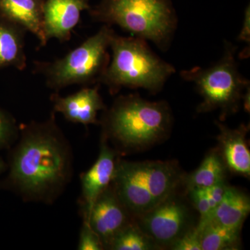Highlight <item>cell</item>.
I'll return each instance as SVG.
<instances>
[{"instance_id":"cell-1","label":"cell","mask_w":250,"mask_h":250,"mask_svg":"<svg viewBox=\"0 0 250 250\" xmlns=\"http://www.w3.org/2000/svg\"><path fill=\"white\" fill-rule=\"evenodd\" d=\"M11 158L10 182L24 201L51 205L71 181V146L54 112L45 121L22 125Z\"/></svg>"},{"instance_id":"cell-2","label":"cell","mask_w":250,"mask_h":250,"mask_svg":"<svg viewBox=\"0 0 250 250\" xmlns=\"http://www.w3.org/2000/svg\"><path fill=\"white\" fill-rule=\"evenodd\" d=\"M103 135L121 150L142 151L164 141L170 134L172 111L165 101L150 102L138 94L121 95L101 121Z\"/></svg>"},{"instance_id":"cell-3","label":"cell","mask_w":250,"mask_h":250,"mask_svg":"<svg viewBox=\"0 0 250 250\" xmlns=\"http://www.w3.org/2000/svg\"><path fill=\"white\" fill-rule=\"evenodd\" d=\"M185 176L172 161L118 159L112 187L136 218L177 192Z\"/></svg>"},{"instance_id":"cell-4","label":"cell","mask_w":250,"mask_h":250,"mask_svg":"<svg viewBox=\"0 0 250 250\" xmlns=\"http://www.w3.org/2000/svg\"><path fill=\"white\" fill-rule=\"evenodd\" d=\"M112 52L106 71L99 83L108 87L114 95L121 88H143L156 93L176 72L171 64L153 52L146 41L113 33L110 41Z\"/></svg>"},{"instance_id":"cell-5","label":"cell","mask_w":250,"mask_h":250,"mask_svg":"<svg viewBox=\"0 0 250 250\" xmlns=\"http://www.w3.org/2000/svg\"><path fill=\"white\" fill-rule=\"evenodd\" d=\"M88 11L93 21L118 26L163 51L168 49L177 29L171 0H102Z\"/></svg>"},{"instance_id":"cell-6","label":"cell","mask_w":250,"mask_h":250,"mask_svg":"<svg viewBox=\"0 0 250 250\" xmlns=\"http://www.w3.org/2000/svg\"><path fill=\"white\" fill-rule=\"evenodd\" d=\"M115 31L104 24L93 36L62 58L51 62H34V70L45 79L46 85L56 92L72 85L100 84L111 57L110 41Z\"/></svg>"},{"instance_id":"cell-7","label":"cell","mask_w":250,"mask_h":250,"mask_svg":"<svg viewBox=\"0 0 250 250\" xmlns=\"http://www.w3.org/2000/svg\"><path fill=\"white\" fill-rule=\"evenodd\" d=\"M236 49L231 42L225 41L223 57L212 66H196L181 72L180 76L193 83L203 98L197 107L199 113L220 109L225 118L239 108L250 82L238 70Z\"/></svg>"},{"instance_id":"cell-8","label":"cell","mask_w":250,"mask_h":250,"mask_svg":"<svg viewBox=\"0 0 250 250\" xmlns=\"http://www.w3.org/2000/svg\"><path fill=\"white\" fill-rule=\"evenodd\" d=\"M135 220L143 232L159 248H170L192 227L190 208L176 192Z\"/></svg>"},{"instance_id":"cell-9","label":"cell","mask_w":250,"mask_h":250,"mask_svg":"<svg viewBox=\"0 0 250 250\" xmlns=\"http://www.w3.org/2000/svg\"><path fill=\"white\" fill-rule=\"evenodd\" d=\"M132 218L111 185L97 199L83 221L100 237L104 250H108L115 237L134 221Z\"/></svg>"},{"instance_id":"cell-10","label":"cell","mask_w":250,"mask_h":250,"mask_svg":"<svg viewBox=\"0 0 250 250\" xmlns=\"http://www.w3.org/2000/svg\"><path fill=\"white\" fill-rule=\"evenodd\" d=\"M118 159V152L110 147L108 140L102 136L98 159L81 176L80 202L83 219L89 214L99 196L111 185Z\"/></svg>"},{"instance_id":"cell-11","label":"cell","mask_w":250,"mask_h":250,"mask_svg":"<svg viewBox=\"0 0 250 250\" xmlns=\"http://www.w3.org/2000/svg\"><path fill=\"white\" fill-rule=\"evenodd\" d=\"M90 9L88 0H43L42 20L46 40H70L82 13Z\"/></svg>"},{"instance_id":"cell-12","label":"cell","mask_w":250,"mask_h":250,"mask_svg":"<svg viewBox=\"0 0 250 250\" xmlns=\"http://www.w3.org/2000/svg\"><path fill=\"white\" fill-rule=\"evenodd\" d=\"M99 88L100 84L83 86L77 93L65 97L56 92L51 95L54 112L61 113L71 123L85 126L98 124V112L106 109Z\"/></svg>"},{"instance_id":"cell-13","label":"cell","mask_w":250,"mask_h":250,"mask_svg":"<svg viewBox=\"0 0 250 250\" xmlns=\"http://www.w3.org/2000/svg\"><path fill=\"white\" fill-rule=\"evenodd\" d=\"M217 125L220 131L218 136L220 154L227 169L250 177V152L246 142V126L241 125L238 129H233L219 123Z\"/></svg>"},{"instance_id":"cell-14","label":"cell","mask_w":250,"mask_h":250,"mask_svg":"<svg viewBox=\"0 0 250 250\" xmlns=\"http://www.w3.org/2000/svg\"><path fill=\"white\" fill-rule=\"evenodd\" d=\"M43 0H0V17L29 31L47 45L42 20Z\"/></svg>"},{"instance_id":"cell-15","label":"cell","mask_w":250,"mask_h":250,"mask_svg":"<svg viewBox=\"0 0 250 250\" xmlns=\"http://www.w3.org/2000/svg\"><path fill=\"white\" fill-rule=\"evenodd\" d=\"M250 212L248 195L236 188L228 186L223 200L207 220L225 228L241 230Z\"/></svg>"},{"instance_id":"cell-16","label":"cell","mask_w":250,"mask_h":250,"mask_svg":"<svg viewBox=\"0 0 250 250\" xmlns=\"http://www.w3.org/2000/svg\"><path fill=\"white\" fill-rule=\"evenodd\" d=\"M26 32L23 28L0 17V68L14 67L20 70L26 68Z\"/></svg>"},{"instance_id":"cell-17","label":"cell","mask_w":250,"mask_h":250,"mask_svg":"<svg viewBox=\"0 0 250 250\" xmlns=\"http://www.w3.org/2000/svg\"><path fill=\"white\" fill-rule=\"evenodd\" d=\"M226 170L220 153L213 151L207 154L196 170L184 177V182L187 190L207 188L225 182Z\"/></svg>"},{"instance_id":"cell-18","label":"cell","mask_w":250,"mask_h":250,"mask_svg":"<svg viewBox=\"0 0 250 250\" xmlns=\"http://www.w3.org/2000/svg\"><path fill=\"white\" fill-rule=\"evenodd\" d=\"M201 229L202 250L238 249L241 230L221 226L210 220L197 223Z\"/></svg>"},{"instance_id":"cell-19","label":"cell","mask_w":250,"mask_h":250,"mask_svg":"<svg viewBox=\"0 0 250 250\" xmlns=\"http://www.w3.org/2000/svg\"><path fill=\"white\" fill-rule=\"evenodd\" d=\"M159 249L134 220L122 230L112 241V250H150Z\"/></svg>"},{"instance_id":"cell-20","label":"cell","mask_w":250,"mask_h":250,"mask_svg":"<svg viewBox=\"0 0 250 250\" xmlns=\"http://www.w3.org/2000/svg\"><path fill=\"white\" fill-rule=\"evenodd\" d=\"M169 248L173 250H202L201 229L198 225L188 229Z\"/></svg>"},{"instance_id":"cell-21","label":"cell","mask_w":250,"mask_h":250,"mask_svg":"<svg viewBox=\"0 0 250 250\" xmlns=\"http://www.w3.org/2000/svg\"><path fill=\"white\" fill-rule=\"evenodd\" d=\"M187 190L190 203L200 214L199 223L207 221L210 218L212 210L205 190L202 188H192Z\"/></svg>"},{"instance_id":"cell-22","label":"cell","mask_w":250,"mask_h":250,"mask_svg":"<svg viewBox=\"0 0 250 250\" xmlns=\"http://www.w3.org/2000/svg\"><path fill=\"white\" fill-rule=\"evenodd\" d=\"M18 131L14 120L0 108V149L7 147L13 142Z\"/></svg>"},{"instance_id":"cell-23","label":"cell","mask_w":250,"mask_h":250,"mask_svg":"<svg viewBox=\"0 0 250 250\" xmlns=\"http://www.w3.org/2000/svg\"><path fill=\"white\" fill-rule=\"evenodd\" d=\"M79 250H104L100 237L90 228L89 224L83 222L80 233L78 246Z\"/></svg>"},{"instance_id":"cell-24","label":"cell","mask_w":250,"mask_h":250,"mask_svg":"<svg viewBox=\"0 0 250 250\" xmlns=\"http://www.w3.org/2000/svg\"><path fill=\"white\" fill-rule=\"evenodd\" d=\"M227 187H228V185L225 183V182H224L222 183L215 184L213 187L204 189L208 202H209L212 212L218 207L219 204L223 200Z\"/></svg>"},{"instance_id":"cell-25","label":"cell","mask_w":250,"mask_h":250,"mask_svg":"<svg viewBox=\"0 0 250 250\" xmlns=\"http://www.w3.org/2000/svg\"><path fill=\"white\" fill-rule=\"evenodd\" d=\"M238 40L243 41L248 43H250V5L247 6L246 11H245L244 20H243V24L242 26L241 32L238 34Z\"/></svg>"},{"instance_id":"cell-26","label":"cell","mask_w":250,"mask_h":250,"mask_svg":"<svg viewBox=\"0 0 250 250\" xmlns=\"http://www.w3.org/2000/svg\"><path fill=\"white\" fill-rule=\"evenodd\" d=\"M4 164L3 163V161L0 159V173H1V171L4 170Z\"/></svg>"}]
</instances>
